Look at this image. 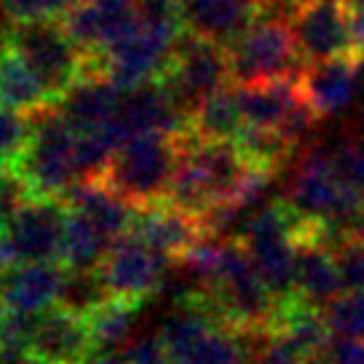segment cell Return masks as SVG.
Returning <instances> with one entry per match:
<instances>
[{"mask_svg":"<svg viewBox=\"0 0 364 364\" xmlns=\"http://www.w3.org/2000/svg\"><path fill=\"white\" fill-rule=\"evenodd\" d=\"M171 364H260L271 330H239L206 297L174 306L159 324Z\"/></svg>","mask_w":364,"mask_h":364,"instance_id":"6da1fadb","label":"cell"},{"mask_svg":"<svg viewBox=\"0 0 364 364\" xmlns=\"http://www.w3.org/2000/svg\"><path fill=\"white\" fill-rule=\"evenodd\" d=\"M252 166L233 142L180 136V164L166 193V204L204 220L212 209L239 201Z\"/></svg>","mask_w":364,"mask_h":364,"instance_id":"7a4b0ae2","label":"cell"},{"mask_svg":"<svg viewBox=\"0 0 364 364\" xmlns=\"http://www.w3.org/2000/svg\"><path fill=\"white\" fill-rule=\"evenodd\" d=\"M9 169L27 196L43 198H68L73 188L83 182L75 159V132L57 105L30 115V136Z\"/></svg>","mask_w":364,"mask_h":364,"instance_id":"3957f363","label":"cell"},{"mask_svg":"<svg viewBox=\"0 0 364 364\" xmlns=\"http://www.w3.org/2000/svg\"><path fill=\"white\" fill-rule=\"evenodd\" d=\"M6 43L30 65L54 105L78 80L91 75L89 51H83L75 43L62 19L11 22V27L6 30Z\"/></svg>","mask_w":364,"mask_h":364,"instance_id":"277c9868","label":"cell"},{"mask_svg":"<svg viewBox=\"0 0 364 364\" xmlns=\"http://www.w3.org/2000/svg\"><path fill=\"white\" fill-rule=\"evenodd\" d=\"M306 223L287 201H268L252 212L239 236L241 247L279 303L295 295V260Z\"/></svg>","mask_w":364,"mask_h":364,"instance_id":"5b68a950","label":"cell"},{"mask_svg":"<svg viewBox=\"0 0 364 364\" xmlns=\"http://www.w3.org/2000/svg\"><path fill=\"white\" fill-rule=\"evenodd\" d=\"M180 164V136L136 134L126 139L105 166L102 180L132 206H153L166 201L169 185Z\"/></svg>","mask_w":364,"mask_h":364,"instance_id":"8992f818","label":"cell"},{"mask_svg":"<svg viewBox=\"0 0 364 364\" xmlns=\"http://www.w3.org/2000/svg\"><path fill=\"white\" fill-rule=\"evenodd\" d=\"M228 62H230V83L236 86L300 78L306 68L289 22L265 19V16H257L228 46Z\"/></svg>","mask_w":364,"mask_h":364,"instance_id":"52a82bcc","label":"cell"},{"mask_svg":"<svg viewBox=\"0 0 364 364\" xmlns=\"http://www.w3.org/2000/svg\"><path fill=\"white\" fill-rule=\"evenodd\" d=\"M161 83L185 113L193 115V110L206 97H212L230 83L228 48L193 33H182L174 46L169 68L161 75Z\"/></svg>","mask_w":364,"mask_h":364,"instance_id":"ba28073f","label":"cell"},{"mask_svg":"<svg viewBox=\"0 0 364 364\" xmlns=\"http://www.w3.org/2000/svg\"><path fill=\"white\" fill-rule=\"evenodd\" d=\"M169 265L171 257L148 247L134 233H126L105 255L102 265L97 268V276L110 297L142 303L161 292Z\"/></svg>","mask_w":364,"mask_h":364,"instance_id":"9c48e42d","label":"cell"},{"mask_svg":"<svg viewBox=\"0 0 364 364\" xmlns=\"http://www.w3.org/2000/svg\"><path fill=\"white\" fill-rule=\"evenodd\" d=\"M68 204L62 198L24 196L3 228L19 262H62Z\"/></svg>","mask_w":364,"mask_h":364,"instance_id":"30bf717a","label":"cell"},{"mask_svg":"<svg viewBox=\"0 0 364 364\" xmlns=\"http://www.w3.org/2000/svg\"><path fill=\"white\" fill-rule=\"evenodd\" d=\"M292 35L306 65L327 59L351 57L348 11L343 0H316L297 9L292 16Z\"/></svg>","mask_w":364,"mask_h":364,"instance_id":"8fae6325","label":"cell"},{"mask_svg":"<svg viewBox=\"0 0 364 364\" xmlns=\"http://www.w3.org/2000/svg\"><path fill=\"white\" fill-rule=\"evenodd\" d=\"M27 353L43 364H86L94 353L86 316L62 306L41 314Z\"/></svg>","mask_w":364,"mask_h":364,"instance_id":"7c38bea8","label":"cell"},{"mask_svg":"<svg viewBox=\"0 0 364 364\" xmlns=\"http://www.w3.org/2000/svg\"><path fill=\"white\" fill-rule=\"evenodd\" d=\"M68 268L62 262H19L0 279V308L41 316L59 306Z\"/></svg>","mask_w":364,"mask_h":364,"instance_id":"4fadbf2b","label":"cell"},{"mask_svg":"<svg viewBox=\"0 0 364 364\" xmlns=\"http://www.w3.org/2000/svg\"><path fill=\"white\" fill-rule=\"evenodd\" d=\"M129 233H134L136 239H142L148 247H153L171 260L185 257L198 241L204 239L201 220L182 212L177 206L166 204V201L136 209Z\"/></svg>","mask_w":364,"mask_h":364,"instance_id":"5bb4252c","label":"cell"},{"mask_svg":"<svg viewBox=\"0 0 364 364\" xmlns=\"http://www.w3.org/2000/svg\"><path fill=\"white\" fill-rule=\"evenodd\" d=\"M124 100V89L102 75H86L57 102V110L75 134H94L110 129Z\"/></svg>","mask_w":364,"mask_h":364,"instance_id":"9a60e30c","label":"cell"},{"mask_svg":"<svg viewBox=\"0 0 364 364\" xmlns=\"http://www.w3.org/2000/svg\"><path fill=\"white\" fill-rule=\"evenodd\" d=\"M362 65L364 62L356 57H338L306 65L297 78L306 102L318 115H335L346 110L356 94V78Z\"/></svg>","mask_w":364,"mask_h":364,"instance_id":"2e32d148","label":"cell"},{"mask_svg":"<svg viewBox=\"0 0 364 364\" xmlns=\"http://www.w3.org/2000/svg\"><path fill=\"white\" fill-rule=\"evenodd\" d=\"M295 295L303 303H308V306L318 308V311H324L335 297L343 295V279L341 268H338V257L314 233H306L300 239V247H297Z\"/></svg>","mask_w":364,"mask_h":364,"instance_id":"e0dca14e","label":"cell"},{"mask_svg":"<svg viewBox=\"0 0 364 364\" xmlns=\"http://www.w3.org/2000/svg\"><path fill=\"white\" fill-rule=\"evenodd\" d=\"M185 33L230 46L255 19L257 6L252 0H180Z\"/></svg>","mask_w":364,"mask_h":364,"instance_id":"ac0fdd59","label":"cell"},{"mask_svg":"<svg viewBox=\"0 0 364 364\" xmlns=\"http://www.w3.org/2000/svg\"><path fill=\"white\" fill-rule=\"evenodd\" d=\"M239 94L241 113L247 126H262V129H279L284 118L292 113L303 91L297 78L268 80V83H255V86H236Z\"/></svg>","mask_w":364,"mask_h":364,"instance_id":"d6986e66","label":"cell"},{"mask_svg":"<svg viewBox=\"0 0 364 364\" xmlns=\"http://www.w3.org/2000/svg\"><path fill=\"white\" fill-rule=\"evenodd\" d=\"M0 107L22 115L54 107V100L48 97L43 83L9 43L0 46Z\"/></svg>","mask_w":364,"mask_h":364,"instance_id":"ffe728a7","label":"cell"},{"mask_svg":"<svg viewBox=\"0 0 364 364\" xmlns=\"http://www.w3.org/2000/svg\"><path fill=\"white\" fill-rule=\"evenodd\" d=\"M142 303L107 297L102 306H97L86 316L94 353H115L121 356L126 346L136 335V314Z\"/></svg>","mask_w":364,"mask_h":364,"instance_id":"44dd1931","label":"cell"},{"mask_svg":"<svg viewBox=\"0 0 364 364\" xmlns=\"http://www.w3.org/2000/svg\"><path fill=\"white\" fill-rule=\"evenodd\" d=\"M113 244L115 241L97 223H91L78 209L68 206L65 244H62V265L68 271H97Z\"/></svg>","mask_w":364,"mask_h":364,"instance_id":"7402d4cb","label":"cell"},{"mask_svg":"<svg viewBox=\"0 0 364 364\" xmlns=\"http://www.w3.org/2000/svg\"><path fill=\"white\" fill-rule=\"evenodd\" d=\"M244 126L247 124L233 83L206 97L191 115V134L209 142H233Z\"/></svg>","mask_w":364,"mask_h":364,"instance_id":"603a6c76","label":"cell"},{"mask_svg":"<svg viewBox=\"0 0 364 364\" xmlns=\"http://www.w3.org/2000/svg\"><path fill=\"white\" fill-rule=\"evenodd\" d=\"M233 145L252 169L265 171V174L279 171V166L289 159V153L295 148L279 129H262V126H244L239 136L233 139Z\"/></svg>","mask_w":364,"mask_h":364,"instance_id":"cb8c5ba5","label":"cell"},{"mask_svg":"<svg viewBox=\"0 0 364 364\" xmlns=\"http://www.w3.org/2000/svg\"><path fill=\"white\" fill-rule=\"evenodd\" d=\"M102 282L97 271H68L65 273V282H62V295H59V306L80 314V316H89L97 306H102L107 300Z\"/></svg>","mask_w":364,"mask_h":364,"instance_id":"d4e9b609","label":"cell"},{"mask_svg":"<svg viewBox=\"0 0 364 364\" xmlns=\"http://www.w3.org/2000/svg\"><path fill=\"white\" fill-rule=\"evenodd\" d=\"M332 335L364 343V292H343L324 308Z\"/></svg>","mask_w":364,"mask_h":364,"instance_id":"484cf974","label":"cell"},{"mask_svg":"<svg viewBox=\"0 0 364 364\" xmlns=\"http://www.w3.org/2000/svg\"><path fill=\"white\" fill-rule=\"evenodd\" d=\"M83 0H0V14L11 22L30 19H65Z\"/></svg>","mask_w":364,"mask_h":364,"instance_id":"4316f807","label":"cell"},{"mask_svg":"<svg viewBox=\"0 0 364 364\" xmlns=\"http://www.w3.org/2000/svg\"><path fill=\"white\" fill-rule=\"evenodd\" d=\"M30 136V115L0 107V169H9Z\"/></svg>","mask_w":364,"mask_h":364,"instance_id":"83f0119b","label":"cell"},{"mask_svg":"<svg viewBox=\"0 0 364 364\" xmlns=\"http://www.w3.org/2000/svg\"><path fill=\"white\" fill-rule=\"evenodd\" d=\"M332 252L341 268L343 292H364V241L359 236H351L343 239Z\"/></svg>","mask_w":364,"mask_h":364,"instance_id":"f1b7e54d","label":"cell"},{"mask_svg":"<svg viewBox=\"0 0 364 364\" xmlns=\"http://www.w3.org/2000/svg\"><path fill=\"white\" fill-rule=\"evenodd\" d=\"M124 364H171L169 348L159 330L136 332L132 343L121 351Z\"/></svg>","mask_w":364,"mask_h":364,"instance_id":"f546056e","label":"cell"},{"mask_svg":"<svg viewBox=\"0 0 364 364\" xmlns=\"http://www.w3.org/2000/svg\"><path fill=\"white\" fill-rule=\"evenodd\" d=\"M330 161L338 171V177L364 196V145L341 142L335 150H330Z\"/></svg>","mask_w":364,"mask_h":364,"instance_id":"4dcf8cb0","label":"cell"},{"mask_svg":"<svg viewBox=\"0 0 364 364\" xmlns=\"http://www.w3.org/2000/svg\"><path fill=\"white\" fill-rule=\"evenodd\" d=\"M24 196H27V191L22 188V182L14 177V171L0 169V230L6 228L14 209L24 201Z\"/></svg>","mask_w":364,"mask_h":364,"instance_id":"1f68e13d","label":"cell"},{"mask_svg":"<svg viewBox=\"0 0 364 364\" xmlns=\"http://www.w3.org/2000/svg\"><path fill=\"white\" fill-rule=\"evenodd\" d=\"M260 364H303V359H297L295 353L289 351L284 343L271 332L268 343H265V351L260 356Z\"/></svg>","mask_w":364,"mask_h":364,"instance_id":"d6a6232c","label":"cell"},{"mask_svg":"<svg viewBox=\"0 0 364 364\" xmlns=\"http://www.w3.org/2000/svg\"><path fill=\"white\" fill-rule=\"evenodd\" d=\"M348 33H351V57L364 62V14L348 11Z\"/></svg>","mask_w":364,"mask_h":364,"instance_id":"836d02e7","label":"cell"},{"mask_svg":"<svg viewBox=\"0 0 364 364\" xmlns=\"http://www.w3.org/2000/svg\"><path fill=\"white\" fill-rule=\"evenodd\" d=\"M86 364H124V359L115 353H91V359Z\"/></svg>","mask_w":364,"mask_h":364,"instance_id":"e575fe53","label":"cell"},{"mask_svg":"<svg viewBox=\"0 0 364 364\" xmlns=\"http://www.w3.org/2000/svg\"><path fill=\"white\" fill-rule=\"evenodd\" d=\"M0 364H43V362H38L35 356H30V353H24V356H11V359H0Z\"/></svg>","mask_w":364,"mask_h":364,"instance_id":"d590c367","label":"cell"},{"mask_svg":"<svg viewBox=\"0 0 364 364\" xmlns=\"http://www.w3.org/2000/svg\"><path fill=\"white\" fill-rule=\"evenodd\" d=\"M343 6L353 14H364V0H343Z\"/></svg>","mask_w":364,"mask_h":364,"instance_id":"8d00e7d4","label":"cell"},{"mask_svg":"<svg viewBox=\"0 0 364 364\" xmlns=\"http://www.w3.org/2000/svg\"><path fill=\"white\" fill-rule=\"evenodd\" d=\"M289 6H295V9H303V6H308V3H316V0H287Z\"/></svg>","mask_w":364,"mask_h":364,"instance_id":"74e56055","label":"cell"},{"mask_svg":"<svg viewBox=\"0 0 364 364\" xmlns=\"http://www.w3.org/2000/svg\"><path fill=\"white\" fill-rule=\"evenodd\" d=\"M356 236L364 241V220H362V225H359V230H356Z\"/></svg>","mask_w":364,"mask_h":364,"instance_id":"f35d334b","label":"cell"},{"mask_svg":"<svg viewBox=\"0 0 364 364\" xmlns=\"http://www.w3.org/2000/svg\"><path fill=\"white\" fill-rule=\"evenodd\" d=\"M359 121H362V129H364V107H362V113H359Z\"/></svg>","mask_w":364,"mask_h":364,"instance_id":"ab89813d","label":"cell"}]
</instances>
